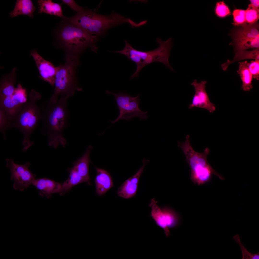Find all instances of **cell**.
<instances>
[{
  "instance_id": "29",
  "label": "cell",
  "mask_w": 259,
  "mask_h": 259,
  "mask_svg": "<svg viewBox=\"0 0 259 259\" xmlns=\"http://www.w3.org/2000/svg\"><path fill=\"white\" fill-rule=\"evenodd\" d=\"M233 238L238 243L240 247L242 255V259H259V253L254 254L249 252L242 244L239 234H236L233 236Z\"/></svg>"
},
{
  "instance_id": "9",
  "label": "cell",
  "mask_w": 259,
  "mask_h": 259,
  "mask_svg": "<svg viewBox=\"0 0 259 259\" xmlns=\"http://www.w3.org/2000/svg\"><path fill=\"white\" fill-rule=\"evenodd\" d=\"M6 167L10 170L11 180L14 182V188L20 191L26 189L35 179L36 175L33 174L29 169L30 164L27 162L24 165L16 164L11 159H6Z\"/></svg>"
},
{
  "instance_id": "11",
  "label": "cell",
  "mask_w": 259,
  "mask_h": 259,
  "mask_svg": "<svg viewBox=\"0 0 259 259\" xmlns=\"http://www.w3.org/2000/svg\"><path fill=\"white\" fill-rule=\"evenodd\" d=\"M207 82L203 81L198 82L196 79L191 83L195 89V92L192 103L188 106L189 109L194 107L204 108L210 113H213L216 109L215 105L211 102L205 90Z\"/></svg>"
},
{
  "instance_id": "12",
  "label": "cell",
  "mask_w": 259,
  "mask_h": 259,
  "mask_svg": "<svg viewBox=\"0 0 259 259\" xmlns=\"http://www.w3.org/2000/svg\"><path fill=\"white\" fill-rule=\"evenodd\" d=\"M30 55L35 62L41 78L53 86L57 67L44 59L35 49L32 50Z\"/></svg>"
},
{
  "instance_id": "17",
  "label": "cell",
  "mask_w": 259,
  "mask_h": 259,
  "mask_svg": "<svg viewBox=\"0 0 259 259\" xmlns=\"http://www.w3.org/2000/svg\"><path fill=\"white\" fill-rule=\"evenodd\" d=\"M97 174L94 180L96 193L101 196L104 194L113 186L110 173L104 169L95 167Z\"/></svg>"
},
{
  "instance_id": "19",
  "label": "cell",
  "mask_w": 259,
  "mask_h": 259,
  "mask_svg": "<svg viewBox=\"0 0 259 259\" xmlns=\"http://www.w3.org/2000/svg\"><path fill=\"white\" fill-rule=\"evenodd\" d=\"M159 44L158 48L150 51L148 57L142 65V69L147 65L155 62H160L164 64L167 62L169 55L168 48L163 42H159Z\"/></svg>"
},
{
  "instance_id": "15",
  "label": "cell",
  "mask_w": 259,
  "mask_h": 259,
  "mask_svg": "<svg viewBox=\"0 0 259 259\" xmlns=\"http://www.w3.org/2000/svg\"><path fill=\"white\" fill-rule=\"evenodd\" d=\"M32 185L39 191L41 196L47 198H50L53 193H59L61 195L63 191L62 184L47 178L35 179Z\"/></svg>"
},
{
  "instance_id": "16",
  "label": "cell",
  "mask_w": 259,
  "mask_h": 259,
  "mask_svg": "<svg viewBox=\"0 0 259 259\" xmlns=\"http://www.w3.org/2000/svg\"><path fill=\"white\" fill-rule=\"evenodd\" d=\"M92 148V146L89 145L83 155L73 163L72 167L78 175L83 179L85 182L89 185H90L91 183L89 172V166L90 162V154Z\"/></svg>"
},
{
  "instance_id": "23",
  "label": "cell",
  "mask_w": 259,
  "mask_h": 259,
  "mask_svg": "<svg viewBox=\"0 0 259 259\" xmlns=\"http://www.w3.org/2000/svg\"><path fill=\"white\" fill-rule=\"evenodd\" d=\"M37 3L39 13H44L62 18L64 17L60 4L53 2L51 0H39Z\"/></svg>"
},
{
  "instance_id": "6",
  "label": "cell",
  "mask_w": 259,
  "mask_h": 259,
  "mask_svg": "<svg viewBox=\"0 0 259 259\" xmlns=\"http://www.w3.org/2000/svg\"><path fill=\"white\" fill-rule=\"evenodd\" d=\"M106 93L114 96L119 111V115L117 118L114 121H110L112 123L121 119L129 121L135 117H139L141 120L147 119L148 112H143L139 108V104L140 100L139 94L133 97L126 93L120 92L115 93L106 91Z\"/></svg>"
},
{
  "instance_id": "7",
  "label": "cell",
  "mask_w": 259,
  "mask_h": 259,
  "mask_svg": "<svg viewBox=\"0 0 259 259\" xmlns=\"http://www.w3.org/2000/svg\"><path fill=\"white\" fill-rule=\"evenodd\" d=\"M259 25L256 22L242 24L235 32L233 44L236 51L259 48Z\"/></svg>"
},
{
  "instance_id": "20",
  "label": "cell",
  "mask_w": 259,
  "mask_h": 259,
  "mask_svg": "<svg viewBox=\"0 0 259 259\" xmlns=\"http://www.w3.org/2000/svg\"><path fill=\"white\" fill-rule=\"evenodd\" d=\"M16 68H13L9 74L3 76L0 82V99L12 95L16 88Z\"/></svg>"
},
{
  "instance_id": "27",
  "label": "cell",
  "mask_w": 259,
  "mask_h": 259,
  "mask_svg": "<svg viewBox=\"0 0 259 259\" xmlns=\"http://www.w3.org/2000/svg\"><path fill=\"white\" fill-rule=\"evenodd\" d=\"M161 209L168 228H172L177 227L179 222V216L177 213L168 207H165Z\"/></svg>"
},
{
  "instance_id": "33",
  "label": "cell",
  "mask_w": 259,
  "mask_h": 259,
  "mask_svg": "<svg viewBox=\"0 0 259 259\" xmlns=\"http://www.w3.org/2000/svg\"><path fill=\"white\" fill-rule=\"evenodd\" d=\"M247 65L253 78L257 80H259V59H255L247 62Z\"/></svg>"
},
{
  "instance_id": "4",
  "label": "cell",
  "mask_w": 259,
  "mask_h": 259,
  "mask_svg": "<svg viewBox=\"0 0 259 259\" xmlns=\"http://www.w3.org/2000/svg\"><path fill=\"white\" fill-rule=\"evenodd\" d=\"M41 94L32 90L29 98L14 121L12 122V127L18 130L24 136L22 142L23 152L27 151L34 144L30 141L31 135L37 127L42 118L40 107L37 101L40 99Z\"/></svg>"
},
{
  "instance_id": "30",
  "label": "cell",
  "mask_w": 259,
  "mask_h": 259,
  "mask_svg": "<svg viewBox=\"0 0 259 259\" xmlns=\"http://www.w3.org/2000/svg\"><path fill=\"white\" fill-rule=\"evenodd\" d=\"M12 127V122L8 119L4 112L0 109V131L4 139L6 138V131Z\"/></svg>"
},
{
  "instance_id": "24",
  "label": "cell",
  "mask_w": 259,
  "mask_h": 259,
  "mask_svg": "<svg viewBox=\"0 0 259 259\" xmlns=\"http://www.w3.org/2000/svg\"><path fill=\"white\" fill-rule=\"evenodd\" d=\"M247 63V61L239 62V68L237 71L242 81L241 88L245 91H249L253 88L252 82L253 78L248 69Z\"/></svg>"
},
{
  "instance_id": "2",
  "label": "cell",
  "mask_w": 259,
  "mask_h": 259,
  "mask_svg": "<svg viewBox=\"0 0 259 259\" xmlns=\"http://www.w3.org/2000/svg\"><path fill=\"white\" fill-rule=\"evenodd\" d=\"M63 20L83 29L89 34L98 36L105 32L109 28L125 23L132 27L135 23L120 14L113 13L109 15L99 14L90 9L82 8L74 16L64 17Z\"/></svg>"
},
{
  "instance_id": "22",
  "label": "cell",
  "mask_w": 259,
  "mask_h": 259,
  "mask_svg": "<svg viewBox=\"0 0 259 259\" xmlns=\"http://www.w3.org/2000/svg\"><path fill=\"white\" fill-rule=\"evenodd\" d=\"M31 0H17L13 10L9 13L14 18L20 15H25L33 18V13L36 9Z\"/></svg>"
},
{
  "instance_id": "8",
  "label": "cell",
  "mask_w": 259,
  "mask_h": 259,
  "mask_svg": "<svg viewBox=\"0 0 259 259\" xmlns=\"http://www.w3.org/2000/svg\"><path fill=\"white\" fill-rule=\"evenodd\" d=\"M27 100L26 89L19 84L12 95L0 99V109L4 112L8 119L12 122Z\"/></svg>"
},
{
  "instance_id": "25",
  "label": "cell",
  "mask_w": 259,
  "mask_h": 259,
  "mask_svg": "<svg viewBox=\"0 0 259 259\" xmlns=\"http://www.w3.org/2000/svg\"><path fill=\"white\" fill-rule=\"evenodd\" d=\"M248 59H259V48L254 49L251 51L246 50L236 52L233 59L228 60L227 62L221 65L223 71H226L229 66L234 62Z\"/></svg>"
},
{
  "instance_id": "31",
  "label": "cell",
  "mask_w": 259,
  "mask_h": 259,
  "mask_svg": "<svg viewBox=\"0 0 259 259\" xmlns=\"http://www.w3.org/2000/svg\"><path fill=\"white\" fill-rule=\"evenodd\" d=\"M215 14L221 17H225L230 13V10L223 1L217 3L215 8Z\"/></svg>"
},
{
  "instance_id": "5",
  "label": "cell",
  "mask_w": 259,
  "mask_h": 259,
  "mask_svg": "<svg viewBox=\"0 0 259 259\" xmlns=\"http://www.w3.org/2000/svg\"><path fill=\"white\" fill-rule=\"evenodd\" d=\"M65 64L57 67L54 82L55 89L49 100L51 103L58 101V96L74 95L76 91L82 90L78 85L76 71L80 64L79 55L66 54Z\"/></svg>"
},
{
  "instance_id": "1",
  "label": "cell",
  "mask_w": 259,
  "mask_h": 259,
  "mask_svg": "<svg viewBox=\"0 0 259 259\" xmlns=\"http://www.w3.org/2000/svg\"><path fill=\"white\" fill-rule=\"evenodd\" d=\"M69 97L62 96L56 103L45 102L40 107L43 131L48 135L49 145L55 148L59 145L65 147L67 144L62 133L66 126L67 102Z\"/></svg>"
},
{
  "instance_id": "26",
  "label": "cell",
  "mask_w": 259,
  "mask_h": 259,
  "mask_svg": "<svg viewBox=\"0 0 259 259\" xmlns=\"http://www.w3.org/2000/svg\"><path fill=\"white\" fill-rule=\"evenodd\" d=\"M69 174L68 179L62 184L63 191L61 195H63L68 192L74 186L84 182L83 179L79 176L72 167L69 170Z\"/></svg>"
},
{
  "instance_id": "32",
  "label": "cell",
  "mask_w": 259,
  "mask_h": 259,
  "mask_svg": "<svg viewBox=\"0 0 259 259\" xmlns=\"http://www.w3.org/2000/svg\"><path fill=\"white\" fill-rule=\"evenodd\" d=\"M234 18V24L238 25L244 24L245 22V11L239 9H236L233 12Z\"/></svg>"
},
{
  "instance_id": "10",
  "label": "cell",
  "mask_w": 259,
  "mask_h": 259,
  "mask_svg": "<svg viewBox=\"0 0 259 259\" xmlns=\"http://www.w3.org/2000/svg\"><path fill=\"white\" fill-rule=\"evenodd\" d=\"M189 138V135H187L185 141L178 142V146L182 150L186 157L185 161L188 164L191 171L209 164L207 159L210 152L208 148H206L203 153L197 152L192 147Z\"/></svg>"
},
{
  "instance_id": "18",
  "label": "cell",
  "mask_w": 259,
  "mask_h": 259,
  "mask_svg": "<svg viewBox=\"0 0 259 259\" xmlns=\"http://www.w3.org/2000/svg\"><path fill=\"white\" fill-rule=\"evenodd\" d=\"M212 174L223 180L224 178L217 172L209 165L199 169L191 171L190 178L195 184L201 185L209 182L211 179Z\"/></svg>"
},
{
  "instance_id": "35",
  "label": "cell",
  "mask_w": 259,
  "mask_h": 259,
  "mask_svg": "<svg viewBox=\"0 0 259 259\" xmlns=\"http://www.w3.org/2000/svg\"><path fill=\"white\" fill-rule=\"evenodd\" d=\"M250 4L253 7L259 9V0H250Z\"/></svg>"
},
{
  "instance_id": "3",
  "label": "cell",
  "mask_w": 259,
  "mask_h": 259,
  "mask_svg": "<svg viewBox=\"0 0 259 259\" xmlns=\"http://www.w3.org/2000/svg\"><path fill=\"white\" fill-rule=\"evenodd\" d=\"M57 33V39L66 54H79L87 48L96 52L98 36L92 35L75 25L63 21Z\"/></svg>"
},
{
  "instance_id": "14",
  "label": "cell",
  "mask_w": 259,
  "mask_h": 259,
  "mask_svg": "<svg viewBox=\"0 0 259 259\" xmlns=\"http://www.w3.org/2000/svg\"><path fill=\"white\" fill-rule=\"evenodd\" d=\"M124 42L125 45L124 48L121 51H118V52L126 56L136 64V69L135 73L130 77V79H131L138 77L139 73L142 69V65L148 56L150 51H143L137 50L133 48L127 41H125Z\"/></svg>"
},
{
  "instance_id": "34",
  "label": "cell",
  "mask_w": 259,
  "mask_h": 259,
  "mask_svg": "<svg viewBox=\"0 0 259 259\" xmlns=\"http://www.w3.org/2000/svg\"><path fill=\"white\" fill-rule=\"evenodd\" d=\"M62 1L63 3L67 5L71 9L77 12H80L83 8L81 6L78 5L74 0H62Z\"/></svg>"
},
{
  "instance_id": "13",
  "label": "cell",
  "mask_w": 259,
  "mask_h": 259,
  "mask_svg": "<svg viewBox=\"0 0 259 259\" xmlns=\"http://www.w3.org/2000/svg\"><path fill=\"white\" fill-rule=\"evenodd\" d=\"M149 162L148 160L143 159L142 166L133 176L128 178L118 188L117 193L119 196L128 199L135 195L140 176L147 164Z\"/></svg>"
},
{
  "instance_id": "28",
  "label": "cell",
  "mask_w": 259,
  "mask_h": 259,
  "mask_svg": "<svg viewBox=\"0 0 259 259\" xmlns=\"http://www.w3.org/2000/svg\"><path fill=\"white\" fill-rule=\"evenodd\" d=\"M259 9L254 7L250 4L245 10V22L249 24L255 23L259 19Z\"/></svg>"
},
{
  "instance_id": "21",
  "label": "cell",
  "mask_w": 259,
  "mask_h": 259,
  "mask_svg": "<svg viewBox=\"0 0 259 259\" xmlns=\"http://www.w3.org/2000/svg\"><path fill=\"white\" fill-rule=\"evenodd\" d=\"M151 210V214L157 225L163 229L165 235L168 237L170 235L168 227L165 216L161 208L157 204V202L154 198H152L149 204Z\"/></svg>"
}]
</instances>
